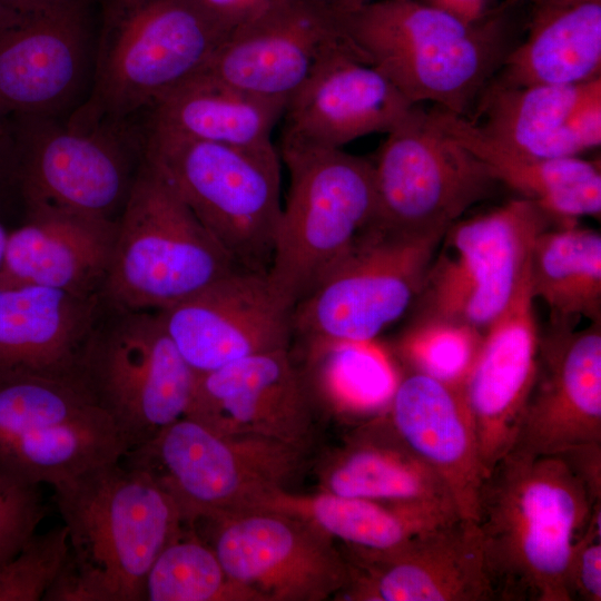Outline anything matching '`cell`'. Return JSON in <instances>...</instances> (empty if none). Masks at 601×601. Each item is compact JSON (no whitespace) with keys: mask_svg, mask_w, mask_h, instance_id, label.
Returning a JSON list of instances; mask_svg holds the SVG:
<instances>
[{"mask_svg":"<svg viewBox=\"0 0 601 601\" xmlns=\"http://www.w3.org/2000/svg\"><path fill=\"white\" fill-rule=\"evenodd\" d=\"M530 285L553 326L573 328L581 317L601 323L600 233L577 221L543 230L530 255Z\"/></svg>","mask_w":601,"mask_h":601,"instance_id":"32","label":"cell"},{"mask_svg":"<svg viewBox=\"0 0 601 601\" xmlns=\"http://www.w3.org/2000/svg\"><path fill=\"white\" fill-rule=\"evenodd\" d=\"M569 590L571 601L601 600V502L595 504L585 531L573 548Z\"/></svg>","mask_w":601,"mask_h":601,"instance_id":"39","label":"cell"},{"mask_svg":"<svg viewBox=\"0 0 601 601\" xmlns=\"http://www.w3.org/2000/svg\"><path fill=\"white\" fill-rule=\"evenodd\" d=\"M3 120H4V119H1V118H0V135H1V129H2Z\"/></svg>","mask_w":601,"mask_h":601,"instance_id":"47","label":"cell"},{"mask_svg":"<svg viewBox=\"0 0 601 601\" xmlns=\"http://www.w3.org/2000/svg\"><path fill=\"white\" fill-rule=\"evenodd\" d=\"M226 29L249 23L284 0H196Z\"/></svg>","mask_w":601,"mask_h":601,"instance_id":"40","label":"cell"},{"mask_svg":"<svg viewBox=\"0 0 601 601\" xmlns=\"http://www.w3.org/2000/svg\"><path fill=\"white\" fill-rule=\"evenodd\" d=\"M146 601H257L231 580L215 551L186 525L154 561Z\"/></svg>","mask_w":601,"mask_h":601,"instance_id":"35","label":"cell"},{"mask_svg":"<svg viewBox=\"0 0 601 601\" xmlns=\"http://www.w3.org/2000/svg\"><path fill=\"white\" fill-rule=\"evenodd\" d=\"M373 161L376 225L407 235L445 233L497 185L489 167L447 132L434 108L414 105Z\"/></svg>","mask_w":601,"mask_h":601,"instance_id":"13","label":"cell"},{"mask_svg":"<svg viewBox=\"0 0 601 601\" xmlns=\"http://www.w3.org/2000/svg\"><path fill=\"white\" fill-rule=\"evenodd\" d=\"M287 100L257 96L198 72L151 108L149 129L239 148L273 146Z\"/></svg>","mask_w":601,"mask_h":601,"instance_id":"30","label":"cell"},{"mask_svg":"<svg viewBox=\"0 0 601 601\" xmlns=\"http://www.w3.org/2000/svg\"><path fill=\"white\" fill-rule=\"evenodd\" d=\"M594 500L560 455L512 450L485 474L474 523L496 601H571L569 564Z\"/></svg>","mask_w":601,"mask_h":601,"instance_id":"1","label":"cell"},{"mask_svg":"<svg viewBox=\"0 0 601 601\" xmlns=\"http://www.w3.org/2000/svg\"><path fill=\"white\" fill-rule=\"evenodd\" d=\"M304 368L318 403L351 417L385 414L401 378L374 341L306 349Z\"/></svg>","mask_w":601,"mask_h":601,"instance_id":"34","label":"cell"},{"mask_svg":"<svg viewBox=\"0 0 601 601\" xmlns=\"http://www.w3.org/2000/svg\"><path fill=\"white\" fill-rule=\"evenodd\" d=\"M16 177L29 210L116 219L135 175L120 126L66 127L43 116H12Z\"/></svg>","mask_w":601,"mask_h":601,"instance_id":"15","label":"cell"},{"mask_svg":"<svg viewBox=\"0 0 601 601\" xmlns=\"http://www.w3.org/2000/svg\"><path fill=\"white\" fill-rule=\"evenodd\" d=\"M7 10L8 6L3 2V0H0V20L4 17Z\"/></svg>","mask_w":601,"mask_h":601,"instance_id":"46","label":"cell"},{"mask_svg":"<svg viewBox=\"0 0 601 601\" xmlns=\"http://www.w3.org/2000/svg\"><path fill=\"white\" fill-rule=\"evenodd\" d=\"M532 7L525 38L508 53L486 87L574 85L600 78L601 0Z\"/></svg>","mask_w":601,"mask_h":601,"instance_id":"27","label":"cell"},{"mask_svg":"<svg viewBox=\"0 0 601 601\" xmlns=\"http://www.w3.org/2000/svg\"><path fill=\"white\" fill-rule=\"evenodd\" d=\"M555 223L536 204L516 198L459 219L445 231L427 268L417 319L481 331L504 311L530 265L532 246Z\"/></svg>","mask_w":601,"mask_h":601,"instance_id":"11","label":"cell"},{"mask_svg":"<svg viewBox=\"0 0 601 601\" xmlns=\"http://www.w3.org/2000/svg\"><path fill=\"white\" fill-rule=\"evenodd\" d=\"M530 265L504 311L485 328L464 383L485 474L513 450L538 371L540 333Z\"/></svg>","mask_w":601,"mask_h":601,"instance_id":"23","label":"cell"},{"mask_svg":"<svg viewBox=\"0 0 601 601\" xmlns=\"http://www.w3.org/2000/svg\"><path fill=\"white\" fill-rule=\"evenodd\" d=\"M344 33L412 104L466 117L518 40L499 13L476 23L421 0H372L341 18Z\"/></svg>","mask_w":601,"mask_h":601,"instance_id":"3","label":"cell"},{"mask_svg":"<svg viewBox=\"0 0 601 601\" xmlns=\"http://www.w3.org/2000/svg\"><path fill=\"white\" fill-rule=\"evenodd\" d=\"M421 1H423V2H424L425 0H421Z\"/></svg>","mask_w":601,"mask_h":601,"instance_id":"48","label":"cell"},{"mask_svg":"<svg viewBox=\"0 0 601 601\" xmlns=\"http://www.w3.org/2000/svg\"><path fill=\"white\" fill-rule=\"evenodd\" d=\"M255 510L293 515L346 545L373 551L394 549L420 533L461 518L454 508L434 502H380L325 491L315 494L279 491Z\"/></svg>","mask_w":601,"mask_h":601,"instance_id":"31","label":"cell"},{"mask_svg":"<svg viewBox=\"0 0 601 601\" xmlns=\"http://www.w3.org/2000/svg\"><path fill=\"white\" fill-rule=\"evenodd\" d=\"M308 454L263 436L221 434L183 416L128 450L120 462L165 491L191 525L254 511L272 494L290 490Z\"/></svg>","mask_w":601,"mask_h":601,"instance_id":"8","label":"cell"},{"mask_svg":"<svg viewBox=\"0 0 601 601\" xmlns=\"http://www.w3.org/2000/svg\"><path fill=\"white\" fill-rule=\"evenodd\" d=\"M142 158L160 171L236 266L268 274L283 208L274 145L239 148L148 128Z\"/></svg>","mask_w":601,"mask_h":601,"instance_id":"7","label":"cell"},{"mask_svg":"<svg viewBox=\"0 0 601 601\" xmlns=\"http://www.w3.org/2000/svg\"><path fill=\"white\" fill-rule=\"evenodd\" d=\"M386 414L403 442L444 482L459 515L474 521L484 471L464 385L413 371L400 380Z\"/></svg>","mask_w":601,"mask_h":601,"instance_id":"24","label":"cell"},{"mask_svg":"<svg viewBox=\"0 0 601 601\" xmlns=\"http://www.w3.org/2000/svg\"><path fill=\"white\" fill-rule=\"evenodd\" d=\"M8 230L0 224V270L3 263L4 252H6V245H7V238H8Z\"/></svg>","mask_w":601,"mask_h":601,"instance_id":"44","label":"cell"},{"mask_svg":"<svg viewBox=\"0 0 601 601\" xmlns=\"http://www.w3.org/2000/svg\"><path fill=\"white\" fill-rule=\"evenodd\" d=\"M229 33L196 0H104L91 92L69 122L121 126L200 72Z\"/></svg>","mask_w":601,"mask_h":601,"instance_id":"4","label":"cell"},{"mask_svg":"<svg viewBox=\"0 0 601 601\" xmlns=\"http://www.w3.org/2000/svg\"><path fill=\"white\" fill-rule=\"evenodd\" d=\"M483 333L469 325L416 319L403 335L400 351L414 372L451 385H464Z\"/></svg>","mask_w":601,"mask_h":601,"instance_id":"36","label":"cell"},{"mask_svg":"<svg viewBox=\"0 0 601 601\" xmlns=\"http://www.w3.org/2000/svg\"><path fill=\"white\" fill-rule=\"evenodd\" d=\"M424 2L469 24L476 23L489 14L487 0H425Z\"/></svg>","mask_w":601,"mask_h":601,"instance_id":"42","label":"cell"},{"mask_svg":"<svg viewBox=\"0 0 601 601\" xmlns=\"http://www.w3.org/2000/svg\"><path fill=\"white\" fill-rule=\"evenodd\" d=\"M317 4L327 9L339 19L346 13L355 10L356 8L372 1V0H313Z\"/></svg>","mask_w":601,"mask_h":601,"instance_id":"43","label":"cell"},{"mask_svg":"<svg viewBox=\"0 0 601 601\" xmlns=\"http://www.w3.org/2000/svg\"><path fill=\"white\" fill-rule=\"evenodd\" d=\"M440 124L483 161L500 185L536 204L556 223L601 214L600 160L580 157L536 158L487 137L466 117L434 106Z\"/></svg>","mask_w":601,"mask_h":601,"instance_id":"28","label":"cell"},{"mask_svg":"<svg viewBox=\"0 0 601 601\" xmlns=\"http://www.w3.org/2000/svg\"><path fill=\"white\" fill-rule=\"evenodd\" d=\"M445 233L407 235L374 225L293 311V342L305 349L374 341L420 295Z\"/></svg>","mask_w":601,"mask_h":601,"instance_id":"12","label":"cell"},{"mask_svg":"<svg viewBox=\"0 0 601 601\" xmlns=\"http://www.w3.org/2000/svg\"><path fill=\"white\" fill-rule=\"evenodd\" d=\"M318 401L292 347L197 374L185 416L221 434L256 435L309 452Z\"/></svg>","mask_w":601,"mask_h":601,"instance_id":"17","label":"cell"},{"mask_svg":"<svg viewBox=\"0 0 601 601\" xmlns=\"http://www.w3.org/2000/svg\"><path fill=\"white\" fill-rule=\"evenodd\" d=\"M560 455L585 483L594 500H601V444H584Z\"/></svg>","mask_w":601,"mask_h":601,"instance_id":"41","label":"cell"},{"mask_svg":"<svg viewBox=\"0 0 601 601\" xmlns=\"http://www.w3.org/2000/svg\"><path fill=\"white\" fill-rule=\"evenodd\" d=\"M69 552L65 524L33 533L0 568V601H38L61 570Z\"/></svg>","mask_w":601,"mask_h":601,"instance_id":"37","label":"cell"},{"mask_svg":"<svg viewBox=\"0 0 601 601\" xmlns=\"http://www.w3.org/2000/svg\"><path fill=\"white\" fill-rule=\"evenodd\" d=\"M102 309L99 295L0 279V371L77 374Z\"/></svg>","mask_w":601,"mask_h":601,"instance_id":"26","label":"cell"},{"mask_svg":"<svg viewBox=\"0 0 601 601\" xmlns=\"http://www.w3.org/2000/svg\"><path fill=\"white\" fill-rule=\"evenodd\" d=\"M293 311L267 274L238 268L158 314L183 357L201 374L292 347Z\"/></svg>","mask_w":601,"mask_h":601,"instance_id":"18","label":"cell"},{"mask_svg":"<svg viewBox=\"0 0 601 601\" xmlns=\"http://www.w3.org/2000/svg\"><path fill=\"white\" fill-rule=\"evenodd\" d=\"M599 93L601 77L574 85L486 87L476 104V117L484 121L475 125L497 144L539 158L546 139Z\"/></svg>","mask_w":601,"mask_h":601,"instance_id":"33","label":"cell"},{"mask_svg":"<svg viewBox=\"0 0 601 601\" xmlns=\"http://www.w3.org/2000/svg\"><path fill=\"white\" fill-rule=\"evenodd\" d=\"M238 268L160 171L142 158L117 218L100 292L104 306L162 311Z\"/></svg>","mask_w":601,"mask_h":601,"instance_id":"5","label":"cell"},{"mask_svg":"<svg viewBox=\"0 0 601 601\" xmlns=\"http://www.w3.org/2000/svg\"><path fill=\"white\" fill-rule=\"evenodd\" d=\"M532 6L546 4V3H556V2H566V1H579V0H526Z\"/></svg>","mask_w":601,"mask_h":601,"instance_id":"45","label":"cell"},{"mask_svg":"<svg viewBox=\"0 0 601 601\" xmlns=\"http://www.w3.org/2000/svg\"><path fill=\"white\" fill-rule=\"evenodd\" d=\"M189 526L257 601H323L349 583V563L335 540L293 515L255 510Z\"/></svg>","mask_w":601,"mask_h":601,"instance_id":"14","label":"cell"},{"mask_svg":"<svg viewBox=\"0 0 601 601\" xmlns=\"http://www.w3.org/2000/svg\"><path fill=\"white\" fill-rule=\"evenodd\" d=\"M0 118L49 117L79 92L90 62L88 0H3Z\"/></svg>","mask_w":601,"mask_h":601,"instance_id":"16","label":"cell"},{"mask_svg":"<svg viewBox=\"0 0 601 601\" xmlns=\"http://www.w3.org/2000/svg\"><path fill=\"white\" fill-rule=\"evenodd\" d=\"M601 444V323L540 334L538 371L513 450L556 455Z\"/></svg>","mask_w":601,"mask_h":601,"instance_id":"22","label":"cell"},{"mask_svg":"<svg viewBox=\"0 0 601 601\" xmlns=\"http://www.w3.org/2000/svg\"><path fill=\"white\" fill-rule=\"evenodd\" d=\"M347 546L344 600H493L474 521L455 519L390 550Z\"/></svg>","mask_w":601,"mask_h":601,"instance_id":"19","label":"cell"},{"mask_svg":"<svg viewBox=\"0 0 601 601\" xmlns=\"http://www.w3.org/2000/svg\"><path fill=\"white\" fill-rule=\"evenodd\" d=\"M126 452L78 374L0 371V476L53 489Z\"/></svg>","mask_w":601,"mask_h":601,"instance_id":"9","label":"cell"},{"mask_svg":"<svg viewBox=\"0 0 601 601\" xmlns=\"http://www.w3.org/2000/svg\"><path fill=\"white\" fill-rule=\"evenodd\" d=\"M349 46L334 13L313 0H284L233 30L200 72L287 100L328 56Z\"/></svg>","mask_w":601,"mask_h":601,"instance_id":"20","label":"cell"},{"mask_svg":"<svg viewBox=\"0 0 601 601\" xmlns=\"http://www.w3.org/2000/svg\"><path fill=\"white\" fill-rule=\"evenodd\" d=\"M412 104L354 46L328 56L288 99L280 147L343 149L371 134H388Z\"/></svg>","mask_w":601,"mask_h":601,"instance_id":"21","label":"cell"},{"mask_svg":"<svg viewBox=\"0 0 601 601\" xmlns=\"http://www.w3.org/2000/svg\"><path fill=\"white\" fill-rule=\"evenodd\" d=\"M53 492L69 552L42 601H146L154 561L186 528L174 500L120 461Z\"/></svg>","mask_w":601,"mask_h":601,"instance_id":"2","label":"cell"},{"mask_svg":"<svg viewBox=\"0 0 601 601\" xmlns=\"http://www.w3.org/2000/svg\"><path fill=\"white\" fill-rule=\"evenodd\" d=\"M321 485L345 497L434 502L456 510L444 482L403 442L386 413L368 421L333 455L321 473Z\"/></svg>","mask_w":601,"mask_h":601,"instance_id":"29","label":"cell"},{"mask_svg":"<svg viewBox=\"0 0 601 601\" xmlns=\"http://www.w3.org/2000/svg\"><path fill=\"white\" fill-rule=\"evenodd\" d=\"M43 515L39 486L0 476V568L36 533Z\"/></svg>","mask_w":601,"mask_h":601,"instance_id":"38","label":"cell"},{"mask_svg":"<svg viewBox=\"0 0 601 601\" xmlns=\"http://www.w3.org/2000/svg\"><path fill=\"white\" fill-rule=\"evenodd\" d=\"M107 309L80 351L77 374L128 451L185 416L197 373L158 312Z\"/></svg>","mask_w":601,"mask_h":601,"instance_id":"10","label":"cell"},{"mask_svg":"<svg viewBox=\"0 0 601 601\" xmlns=\"http://www.w3.org/2000/svg\"><path fill=\"white\" fill-rule=\"evenodd\" d=\"M289 175L268 279L293 308L376 225L373 161L343 149L279 147Z\"/></svg>","mask_w":601,"mask_h":601,"instance_id":"6","label":"cell"},{"mask_svg":"<svg viewBox=\"0 0 601 601\" xmlns=\"http://www.w3.org/2000/svg\"><path fill=\"white\" fill-rule=\"evenodd\" d=\"M116 231L117 218L29 210L8 233L0 279L100 296Z\"/></svg>","mask_w":601,"mask_h":601,"instance_id":"25","label":"cell"}]
</instances>
